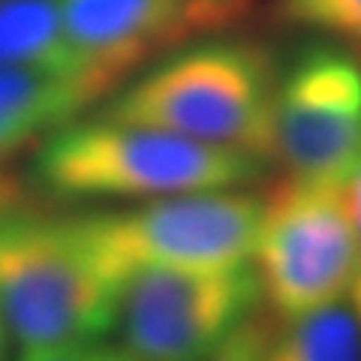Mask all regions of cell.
Returning <instances> with one entry per match:
<instances>
[{"instance_id":"277c9868","label":"cell","mask_w":361,"mask_h":361,"mask_svg":"<svg viewBox=\"0 0 361 361\" xmlns=\"http://www.w3.org/2000/svg\"><path fill=\"white\" fill-rule=\"evenodd\" d=\"M262 199L202 190L145 199L139 208L75 217L99 268L123 286L135 268H229L253 256Z\"/></svg>"},{"instance_id":"e0dca14e","label":"cell","mask_w":361,"mask_h":361,"mask_svg":"<svg viewBox=\"0 0 361 361\" xmlns=\"http://www.w3.org/2000/svg\"><path fill=\"white\" fill-rule=\"evenodd\" d=\"M9 202H13V187L6 184V178H0V211L9 208Z\"/></svg>"},{"instance_id":"7a4b0ae2","label":"cell","mask_w":361,"mask_h":361,"mask_svg":"<svg viewBox=\"0 0 361 361\" xmlns=\"http://www.w3.org/2000/svg\"><path fill=\"white\" fill-rule=\"evenodd\" d=\"M262 163L232 148L94 115L45 135L37 178L70 199H160L235 190L262 175Z\"/></svg>"},{"instance_id":"30bf717a","label":"cell","mask_w":361,"mask_h":361,"mask_svg":"<svg viewBox=\"0 0 361 361\" xmlns=\"http://www.w3.org/2000/svg\"><path fill=\"white\" fill-rule=\"evenodd\" d=\"M0 66H45L90 82L66 39L58 0H0Z\"/></svg>"},{"instance_id":"ac0fdd59","label":"cell","mask_w":361,"mask_h":361,"mask_svg":"<svg viewBox=\"0 0 361 361\" xmlns=\"http://www.w3.org/2000/svg\"><path fill=\"white\" fill-rule=\"evenodd\" d=\"M6 329H4V322H0V361H4V355H6V334H4Z\"/></svg>"},{"instance_id":"6da1fadb","label":"cell","mask_w":361,"mask_h":361,"mask_svg":"<svg viewBox=\"0 0 361 361\" xmlns=\"http://www.w3.org/2000/svg\"><path fill=\"white\" fill-rule=\"evenodd\" d=\"M277 66L250 39H202L151 63L99 111L271 163Z\"/></svg>"},{"instance_id":"4fadbf2b","label":"cell","mask_w":361,"mask_h":361,"mask_svg":"<svg viewBox=\"0 0 361 361\" xmlns=\"http://www.w3.org/2000/svg\"><path fill=\"white\" fill-rule=\"evenodd\" d=\"M271 334H274V325L265 316L250 313L238 329L226 337L223 343H217V349L202 361H265Z\"/></svg>"},{"instance_id":"8fae6325","label":"cell","mask_w":361,"mask_h":361,"mask_svg":"<svg viewBox=\"0 0 361 361\" xmlns=\"http://www.w3.org/2000/svg\"><path fill=\"white\" fill-rule=\"evenodd\" d=\"M265 361H361V322L353 304H329L274 329Z\"/></svg>"},{"instance_id":"9a60e30c","label":"cell","mask_w":361,"mask_h":361,"mask_svg":"<svg viewBox=\"0 0 361 361\" xmlns=\"http://www.w3.org/2000/svg\"><path fill=\"white\" fill-rule=\"evenodd\" d=\"M341 199H343L349 220H353L355 232H358V238H361V160L355 163L353 175H349V178L343 180V187H341Z\"/></svg>"},{"instance_id":"2e32d148","label":"cell","mask_w":361,"mask_h":361,"mask_svg":"<svg viewBox=\"0 0 361 361\" xmlns=\"http://www.w3.org/2000/svg\"><path fill=\"white\" fill-rule=\"evenodd\" d=\"M349 292H353V310H355V316H358V322H361V268H358V274H355V280H353V286H349Z\"/></svg>"},{"instance_id":"8992f818","label":"cell","mask_w":361,"mask_h":361,"mask_svg":"<svg viewBox=\"0 0 361 361\" xmlns=\"http://www.w3.org/2000/svg\"><path fill=\"white\" fill-rule=\"evenodd\" d=\"M256 268H135L118 298L121 349L133 361H202L256 310Z\"/></svg>"},{"instance_id":"5bb4252c","label":"cell","mask_w":361,"mask_h":361,"mask_svg":"<svg viewBox=\"0 0 361 361\" xmlns=\"http://www.w3.org/2000/svg\"><path fill=\"white\" fill-rule=\"evenodd\" d=\"M18 361H133L121 346H109L99 341L85 343H63V346H42L25 349Z\"/></svg>"},{"instance_id":"52a82bcc","label":"cell","mask_w":361,"mask_h":361,"mask_svg":"<svg viewBox=\"0 0 361 361\" xmlns=\"http://www.w3.org/2000/svg\"><path fill=\"white\" fill-rule=\"evenodd\" d=\"M361 160V58L310 45L277 75L271 111V163L286 178L343 187Z\"/></svg>"},{"instance_id":"9c48e42d","label":"cell","mask_w":361,"mask_h":361,"mask_svg":"<svg viewBox=\"0 0 361 361\" xmlns=\"http://www.w3.org/2000/svg\"><path fill=\"white\" fill-rule=\"evenodd\" d=\"M99 99L85 75L45 66H0V160L75 121Z\"/></svg>"},{"instance_id":"7c38bea8","label":"cell","mask_w":361,"mask_h":361,"mask_svg":"<svg viewBox=\"0 0 361 361\" xmlns=\"http://www.w3.org/2000/svg\"><path fill=\"white\" fill-rule=\"evenodd\" d=\"M286 25L325 33L361 58V0H277Z\"/></svg>"},{"instance_id":"3957f363","label":"cell","mask_w":361,"mask_h":361,"mask_svg":"<svg viewBox=\"0 0 361 361\" xmlns=\"http://www.w3.org/2000/svg\"><path fill=\"white\" fill-rule=\"evenodd\" d=\"M118 298L75 217L0 211V322L21 349L103 341Z\"/></svg>"},{"instance_id":"5b68a950","label":"cell","mask_w":361,"mask_h":361,"mask_svg":"<svg viewBox=\"0 0 361 361\" xmlns=\"http://www.w3.org/2000/svg\"><path fill=\"white\" fill-rule=\"evenodd\" d=\"M259 289L280 316H304L341 301L361 268V238L341 187L283 178L259 211L253 244Z\"/></svg>"},{"instance_id":"ba28073f","label":"cell","mask_w":361,"mask_h":361,"mask_svg":"<svg viewBox=\"0 0 361 361\" xmlns=\"http://www.w3.org/2000/svg\"><path fill=\"white\" fill-rule=\"evenodd\" d=\"M63 30L99 97L184 45L244 27L256 0H58Z\"/></svg>"}]
</instances>
